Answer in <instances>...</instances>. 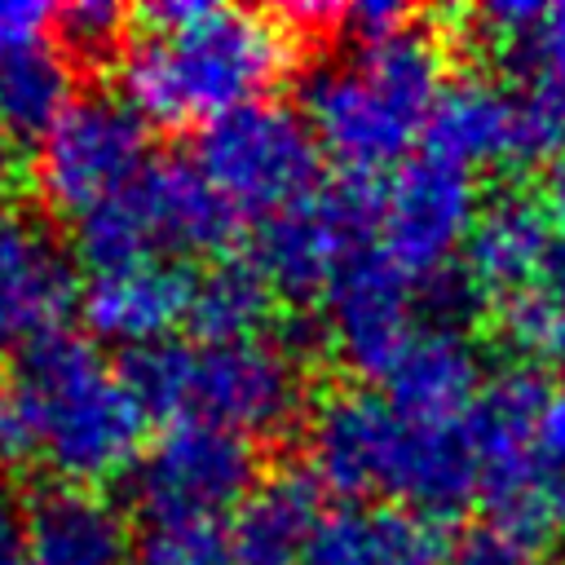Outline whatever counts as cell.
I'll use <instances>...</instances> for the list:
<instances>
[{"label": "cell", "mask_w": 565, "mask_h": 565, "mask_svg": "<svg viewBox=\"0 0 565 565\" xmlns=\"http://www.w3.org/2000/svg\"><path fill=\"white\" fill-rule=\"evenodd\" d=\"M318 516L322 503L313 477L282 472L260 481L247 503L225 521L234 565H305Z\"/></svg>", "instance_id": "44dd1931"}, {"label": "cell", "mask_w": 565, "mask_h": 565, "mask_svg": "<svg viewBox=\"0 0 565 565\" xmlns=\"http://www.w3.org/2000/svg\"><path fill=\"white\" fill-rule=\"evenodd\" d=\"M296 40L282 13L168 0L128 31L119 93L146 124L203 132L243 106L269 102L296 66Z\"/></svg>", "instance_id": "6da1fadb"}, {"label": "cell", "mask_w": 565, "mask_h": 565, "mask_svg": "<svg viewBox=\"0 0 565 565\" xmlns=\"http://www.w3.org/2000/svg\"><path fill=\"white\" fill-rule=\"evenodd\" d=\"M539 207L552 216V225L565 234V141H561V150L539 168Z\"/></svg>", "instance_id": "83f0119b"}, {"label": "cell", "mask_w": 565, "mask_h": 565, "mask_svg": "<svg viewBox=\"0 0 565 565\" xmlns=\"http://www.w3.org/2000/svg\"><path fill=\"white\" fill-rule=\"evenodd\" d=\"M424 150L463 172H530L561 150V115L539 88L499 75L455 79L433 115Z\"/></svg>", "instance_id": "8fae6325"}, {"label": "cell", "mask_w": 565, "mask_h": 565, "mask_svg": "<svg viewBox=\"0 0 565 565\" xmlns=\"http://www.w3.org/2000/svg\"><path fill=\"white\" fill-rule=\"evenodd\" d=\"M53 26H57V40L71 49V53H88V57H102V53H115L124 49L128 40V13L110 0H75V4H62L53 13Z\"/></svg>", "instance_id": "484cf974"}, {"label": "cell", "mask_w": 565, "mask_h": 565, "mask_svg": "<svg viewBox=\"0 0 565 565\" xmlns=\"http://www.w3.org/2000/svg\"><path fill=\"white\" fill-rule=\"evenodd\" d=\"M137 539L102 490L53 486L26 508L22 565H132Z\"/></svg>", "instance_id": "d6986e66"}, {"label": "cell", "mask_w": 565, "mask_h": 565, "mask_svg": "<svg viewBox=\"0 0 565 565\" xmlns=\"http://www.w3.org/2000/svg\"><path fill=\"white\" fill-rule=\"evenodd\" d=\"M194 269L177 260H124L88 269L79 282V313L93 335L132 353L181 335L190 318Z\"/></svg>", "instance_id": "2e32d148"}, {"label": "cell", "mask_w": 565, "mask_h": 565, "mask_svg": "<svg viewBox=\"0 0 565 565\" xmlns=\"http://www.w3.org/2000/svg\"><path fill=\"white\" fill-rule=\"evenodd\" d=\"M22 539H26V503L18 499L13 481L0 472V565H22Z\"/></svg>", "instance_id": "4316f807"}, {"label": "cell", "mask_w": 565, "mask_h": 565, "mask_svg": "<svg viewBox=\"0 0 565 565\" xmlns=\"http://www.w3.org/2000/svg\"><path fill=\"white\" fill-rule=\"evenodd\" d=\"M132 565H234L230 530L225 525H203V521L150 525L137 539V561Z\"/></svg>", "instance_id": "cb8c5ba5"}, {"label": "cell", "mask_w": 565, "mask_h": 565, "mask_svg": "<svg viewBox=\"0 0 565 565\" xmlns=\"http://www.w3.org/2000/svg\"><path fill=\"white\" fill-rule=\"evenodd\" d=\"M552 565H565V552H561V556H552Z\"/></svg>", "instance_id": "4dcf8cb0"}, {"label": "cell", "mask_w": 565, "mask_h": 565, "mask_svg": "<svg viewBox=\"0 0 565 565\" xmlns=\"http://www.w3.org/2000/svg\"><path fill=\"white\" fill-rule=\"evenodd\" d=\"M13 181H18V163H13V141L0 132V207L9 203V194H13ZM4 216V212H0Z\"/></svg>", "instance_id": "f546056e"}, {"label": "cell", "mask_w": 565, "mask_h": 565, "mask_svg": "<svg viewBox=\"0 0 565 565\" xmlns=\"http://www.w3.org/2000/svg\"><path fill=\"white\" fill-rule=\"evenodd\" d=\"M274 291L247 260H212L194 269L185 335H252L269 331Z\"/></svg>", "instance_id": "603a6c76"}, {"label": "cell", "mask_w": 565, "mask_h": 565, "mask_svg": "<svg viewBox=\"0 0 565 565\" xmlns=\"http://www.w3.org/2000/svg\"><path fill=\"white\" fill-rule=\"evenodd\" d=\"M486 380L490 375H486L477 349L468 344V335L450 318H433L375 388L411 415L463 419V415H472Z\"/></svg>", "instance_id": "ffe728a7"}, {"label": "cell", "mask_w": 565, "mask_h": 565, "mask_svg": "<svg viewBox=\"0 0 565 565\" xmlns=\"http://www.w3.org/2000/svg\"><path fill=\"white\" fill-rule=\"evenodd\" d=\"M132 481L150 525H225L260 486L252 441L207 424H168L146 446Z\"/></svg>", "instance_id": "4fadbf2b"}, {"label": "cell", "mask_w": 565, "mask_h": 565, "mask_svg": "<svg viewBox=\"0 0 565 565\" xmlns=\"http://www.w3.org/2000/svg\"><path fill=\"white\" fill-rule=\"evenodd\" d=\"M305 455L309 477L344 494V503H393L441 516L477 499L481 486L472 415H411L380 388L327 393L309 411Z\"/></svg>", "instance_id": "3957f363"}, {"label": "cell", "mask_w": 565, "mask_h": 565, "mask_svg": "<svg viewBox=\"0 0 565 565\" xmlns=\"http://www.w3.org/2000/svg\"><path fill=\"white\" fill-rule=\"evenodd\" d=\"M79 305V269L53 225L26 212L0 216V362H18L57 335Z\"/></svg>", "instance_id": "9a60e30c"}, {"label": "cell", "mask_w": 565, "mask_h": 565, "mask_svg": "<svg viewBox=\"0 0 565 565\" xmlns=\"http://www.w3.org/2000/svg\"><path fill=\"white\" fill-rule=\"evenodd\" d=\"M455 543L437 516L393 503L322 508L305 565H450Z\"/></svg>", "instance_id": "e0dca14e"}, {"label": "cell", "mask_w": 565, "mask_h": 565, "mask_svg": "<svg viewBox=\"0 0 565 565\" xmlns=\"http://www.w3.org/2000/svg\"><path fill=\"white\" fill-rule=\"evenodd\" d=\"M512 57L534 66L539 93L547 97V106L565 124V0L561 4H534V18H530Z\"/></svg>", "instance_id": "d4e9b609"}, {"label": "cell", "mask_w": 565, "mask_h": 565, "mask_svg": "<svg viewBox=\"0 0 565 565\" xmlns=\"http://www.w3.org/2000/svg\"><path fill=\"white\" fill-rule=\"evenodd\" d=\"M446 88L441 35L402 22L327 62L305 88V119L349 177H388L428 141Z\"/></svg>", "instance_id": "277c9868"}, {"label": "cell", "mask_w": 565, "mask_h": 565, "mask_svg": "<svg viewBox=\"0 0 565 565\" xmlns=\"http://www.w3.org/2000/svg\"><path fill=\"white\" fill-rule=\"evenodd\" d=\"M539 291H547V296L565 309V234H561L556 247H552V260H547V274H543V282H539Z\"/></svg>", "instance_id": "f1b7e54d"}, {"label": "cell", "mask_w": 565, "mask_h": 565, "mask_svg": "<svg viewBox=\"0 0 565 565\" xmlns=\"http://www.w3.org/2000/svg\"><path fill=\"white\" fill-rule=\"evenodd\" d=\"M146 433L150 411L128 366L75 331L26 349L0 388V455L57 486L97 490L137 472Z\"/></svg>", "instance_id": "7a4b0ae2"}, {"label": "cell", "mask_w": 565, "mask_h": 565, "mask_svg": "<svg viewBox=\"0 0 565 565\" xmlns=\"http://www.w3.org/2000/svg\"><path fill=\"white\" fill-rule=\"evenodd\" d=\"M75 97L71 57L57 35L0 57V132L9 141H40Z\"/></svg>", "instance_id": "7402d4cb"}, {"label": "cell", "mask_w": 565, "mask_h": 565, "mask_svg": "<svg viewBox=\"0 0 565 565\" xmlns=\"http://www.w3.org/2000/svg\"><path fill=\"white\" fill-rule=\"evenodd\" d=\"M150 168V124L124 93H79L35 141L31 181L62 216H88Z\"/></svg>", "instance_id": "9c48e42d"}, {"label": "cell", "mask_w": 565, "mask_h": 565, "mask_svg": "<svg viewBox=\"0 0 565 565\" xmlns=\"http://www.w3.org/2000/svg\"><path fill=\"white\" fill-rule=\"evenodd\" d=\"M194 163L238 221H265L322 185V150L313 141V128L305 110H291L282 102H256L203 128Z\"/></svg>", "instance_id": "ba28073f"}, {"label": "cell", "mask_w": 565, "mask_h": 565, "mask_svg": "<svg viewBox=\"0 0 565 565\" xmlns=\"http://www.w3.org/2000/svg\"><path fill=\"white\" fill-rule=\"evenodd\" d=\"M238 216L212 190L194 159H150V168L110 203L75 221V252L84 269L124 260L212 256L234 238Z\"/></svg>", "instance_id": "52a82bcc"}, {"label": "cell", "mask_w": 565, "mask_h": 565, "mask_svg": "<svg viewBox=\"0 0 565 565\" xmlns=\"http://www.w3.org/2000/svg\"><path fill=\"white\" fill-rule=\"evenodd\" d=\"M477 177L419 150L371 190V247L411 282H437L477 225Z\"/></svg>", "instance_id": "30bf717a"}, {"label": "cell", "mask_w": 565, "mask_h": 565, "mask_svg": "<svg viewBox=\"0 0 565 565\" xmlns=\"http://www.w3.org/2000/svg\"><path fill=\"white\" fill-rule=\"evenodd\" d=\"M556 238L561 230L539 207V199L530 194L490 199L477 212V225L463 243V274L472 291H481L490 309H499L503 300H516L543 282Z\"/></svg>", "instance_id": "ac0fdd59"}, {"label": "cell", "mask_w": 565, "mask_h": 565, "mask_svg": "<svg viewBox=\"0 0 565 565\" xmlns=\"http://www.w3.org/2000/svg\"><path fill=\"white\" fill-rule=\"evenodd\" d=\"M331 349L371 384L411 349V340L433 322L424 313V287L397 274L371 243L322 296Z\"/></svg>", "instance_id": "5bb4252c"}, {"label": "cell", "mask_w": 565, "mask_h": 565, "mask_svg": "<svg viewBox=\"0 0 565 565\" xmlns=\"http://www.w3.org/2000/svg\"><path fill=\"white\" fill-rule=\"evenodd\" d=\"M371 243V190L358 181L318 185L300 203L265 216L247 265L274 296L322 300Z\"/></svg>", "instance_id": "7c38bea8"}, {"label": "cell", "mask_w": 565, "mask_h": 565, "mask_svg": "<svg viewBox=\"0 0 565 565\" xmlns=\"http://www.w3.org/2000/svg\"><path fill=\"white\" fill-rule=\"evenodd\" d=\"M486 530L534 556L565 539V380L508 371L486 380L477 411Z\"/></svg>", "instance_id": "8992f818"}, {"label": "cell", "mask_w": 565, "mask_h": 565, "mask_svg": "<svg viewBox=\"0 0 565 565\" xmlns=\"http://www.w3.org/2000/svg\"><path fill=\"white\" fill-rule=\"evenodd\" d=\"M128 375L150 415L207 424L243 441L278 437L305 415V362L278 331L172 335L132 353Z\"/></svg>", "instance_id": "5b68a950"}]
</instances>
